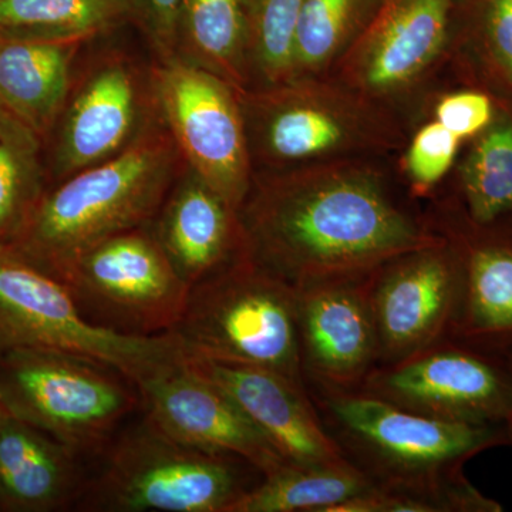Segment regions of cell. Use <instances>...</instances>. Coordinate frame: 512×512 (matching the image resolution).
Returning <instances> with one entry per match:
<instances>
[{
	"label": "cell",
	"instance_id": "obj_22",
	"mask_svg": "<svg viewBox=\"0 0 512 512\" xmlns=\"http://www.w3.org/2000/svg\"><path fill=\"white\" fill-rule=\"evenodd\" d=\"M177 55L248 89L247 36L241 0H181Z\"/></svg>",
	"mask_w": 512,
	"mask_h": 512
},
{
	"label": "cell",
	"instance_id": "obj_21",
	"mask_svg": "<svg viewBox=\"0 0 512 512\" xmlns=\"http://www.w3.org/2000/svg\"><path fill=\"white\" fill-rule=\"evenodd\" d=\"M80 45L0 39V103L36 136L62 113Z\"/></svg>",
	"mask_w": 512,
	"mask_h": 512
},
{
	"label": "cell",
	"instance_id": "obj_6",
	"mask_svg": "<svg viewBox=\"0 0 512 512\" xmlns=\"http://www.w3.org/2000/svg\"><path fill=\"white\" fill-rule=\"evenodd\" d=\"M50 349L89 357L140 386L185 357L173 333L133 335L97 325L64 282L0 244V355Z\"/></svg>",
	"mask_w": 512,
	"mask_h": 512
},
{
	"label": "cell",
	"instance_id": "obj_9",
	"mask_svg": "<svg viewBox=\"0 0 512 512\" xmlns=\"http://www.w3.org/2000/svg\"><path fill=\"white\" fill-rule=\"evenodd\" d=\"M458 0H380L369 26L330 76L413 130L427 119L436 77L456 39Z\"/></svg>",
	"mask_w": 512,
	"mask_h": 512
},
{
	"label": "cell",
	"instance_id": "obj_30",
	"mask_svg": "<svg viewBox=\"0 0 512 512\" xmlns=\"http://www.w3.org/2000/svg\"><path fill=\"white\" fill-rule=\"evenodd\" d=\"M493 117V101L487 94L473 90L434 97L427 111V119L439 121L460 140L483 133L493 123Z\"/></svg>",
	"mask_w": 512,
	"mask_h": 512
},
{
	"label": "cell",
	"instance_id": "obj_17",
	"mask_svg": "<svg viewBox=\"0 0 512 512\" xmlns=\"http://www.w3.org/2000/svg\"><path fill=\"white\" fill-rule=\"evenodd\" d=\"M369 279L296 289L303 379L311 392H357L379 362Z\"/></svg>",
	"mask_w": 512,
	"mask_h": 512
},
{
	"label": "cell",
	"instance_id": "obj_34",
	"mask_svg": "<svg viewBox=\"0 0 512 512\" xmlns=\"http://www.w3.org/2000/svg\"><path fill=\"white\" fill-rule=\"evenodd\" d=\"M507 357H508V360H510L511 367H512V353H511V355H508Z\"/></svg>",
	"mask_w": 512,
	"mask_h": 512
},
{
	"label": "cell",
	"instance_id": "obj_2",
	"mask_svg": "<svg viewBox=\"0 0 512 512\" xmlns=\"http://www.w3.org/2000/svg\"><path fill=\"white\" fill-rule=\"evenodd\" d=\"M326 429L372 478L382 512H500L464 474L468 460L512 447L505 427L433 419L362 392H311Z\"/></svg>",
	"mask_w": 512,
	"mask_h": 512
},
{
	"label": "cell",
	"instance_id": "obj_25",
	"mask_svg": "<svg viewBox=\"0 0 512 512\" xmlns=\"http://www.w3.org/2000/svg\"><path fill=\"white\" fill-rule=\"evenodd\" d=\"M380 0H302L292 77L326 76L362 36Z\"/></svg>",
	"mask_w": 512,
	"mask_h": 512
},
{
	"label": "cell",
	"instance_id": "obj_35",
	"mask_svg": "<svg viewBox=\"0 0 512 512\" xmlns=\"http://www.w3.org/2000/svg\"><path fill=\"white\" fill-rule=\"evenodd\" d=\"M2 413H3V410H2V409H0V414H2Z\"/></svg>",
	"mask_w": 512,
	"mask_h": 512
},
{
	"label": "cell",
	"instance_id": "obj_11",
	"mask_svg": "<svg viewBox=\"0 0 512 512\" xmlns=\"http://www.w3.org/2000/svg\"><path fill=\"white\" fill-rule=\"evenodd\" d=\"M62 282L87 318L133 335L173 330L191 293V286L175 271L150 224L87 249Z\"/></svg>",
	"mask_w": 512,
	"mask_h": 512
},
{
	"label": "cell",
	"instance_id": "obj_24",
	"mask_svg": "<svg viewBox=\"0 0 512 512\" xmlns=\"http://www.w3.org/2000/svg\"><path fill=\"white\" fill-rule=\"evenodd\" d=\"M375 485L355 464L346 467L286 464L249 488L231 512H332Z\"/></svg>",
	"mask_w": 512,
	"mask_h": 512
},
{
	"label": "cell",
	"instance_id": "obj_32",
	"mask_svg": "<svg viewBox=\"0 0 512 512\" xmlns=\"http://www.w3.org/2000/svg\"><path fill=\"white\" fill-rule=\"evenodd\" d=\"M485 35L494 59L512 80V0H491Z\"/></svg>",
	"mask_w": 512,
	"mask_h": 512
},
{
	"label": "cell",
	"instance_id": "obj_33",
	"mask_svg": "<svg viewBox=\"0 0 512 512\" xmlns=\"http://www.w3.org/2000/svg\"><path fill=\"white\" fill-rule=\"evenodd\" d=\"M18 126H25V124L20 123L19 120H16L12 114L6 110V107L0 103V134L5 133V131L12 130V128Z\"/></svg>",
	"mask_w": 512,
	"mask_h": 512
},
{
	"label": "cell",
	"instance_id": "obj_15",
	"mask_svg": "<svg viewBox=\"0 0 512 512\" xmlns=\"http://www.w3.org/2000/svg\"><path fill=\"white\" fill-rule=\"evenodd\" d=\"M431 227L456 252L460 289L448 338L481 352L512 353V231L504 220L480 225L434 194L424 208Z\"/></svg>",
	"mask_w": 512,
	"mask_h": 512
},
{
	"label": "cell",
	"instance_id": "obj_23",
	"mask_svg": "<svg viewBox=\"0 0 512 512\" xmlns=\"http://www.w3.org/2000/svg\"><path fill=\"white\" fill-rule=\"evenodd\" d=\"M131 20V0H0V39L83 43Z\"/></svg>",
	"mask_w": 512,
	"mask_h": 512
},
{
	"label": "cell",
	"instance_id": "obj_26",
	"mask_svg": "<svg viewBox=\"0 0 512 512\" xmlns=\"http://www.w3.org/2000/svg\"><path fill=\"white\" fill-rule=\"evenodd\" d=\"M456 204L480 225L512 217V121H493L471 148L460 168Z\"/></svg>",
	"mask_w": 512,
	"mask_h": 512
},
{
	"label": "cell",
	"instance_id": "obj_12",
	"mask_svg": "<svg viewBox=\"0 0 512 512\" xmlns=\"http://www.w3.org/2000/svg\"><path fill=\"white\" fill-rule=\"evenodd\" d=\"M357 392L433 419L512 433L510 360L450 338L400 362L373 367Z\"/></svg>",
	"mask_w": 512,
	"mask_h": 512
},
{
	"label": "cell",
	"instance_id": "obj_8",
	"mask_svg": "<svg viewBox=\"0 0 512 512\" xmlns=\"http://www.w3.org/2000/svg\"><path fill=\"white\" fill-rule=\"evenodd\" d=\"M140 404L136 384L89 357L50 349L0 355V409L79 456L106 450Z\"/></svg>",
	"mask_w": 512,
	"mask_h": 512
},
{
	"label": "cell",
	"instance_id": "obj_31",
	"mask_svg": "<svg viewBox=\"0 0 512 512\" xmlns=\"http://www.w3.org/2000/svg\"><path fill=\"white\" fill-rule=\"evenodd\" d=\"M181 0H131L133 20L156 59L175 55Z\"/></svg>",
	"mask_w": 512,
	"mask_h": 512
},
{
	"label": "cell",
	"instance_id": "obj_4",
	"mask_svg": "<svg viewBox=\"0 0 512 512\" xmlns=\"http://www.w3.org/2000/svg\"><path fill=\"white\" fill-rule=\"evenodd\" d=\"M238 100L254 173L399 157L412 133L399 116L330 74L239 90Z\"/></svg>",
	"mask_w": 512,
	"mask_h": 512
},
{
	"label": "cell",
	"instance_id": "obj_10",
	"mask_svg": "<svg viewBox=\"0 0 512 512\" xmlns=\"http://www.w3.org/2000/svg\"><path fill=\"white\" fill-rule=\"evenodd\" d=\"M150 83L158 117L185 167L239 210L254 167L238 90L177 53L156 59Z\"/></svg>",
	"mask_w": 512,
	"mask_h": 512
},
{
	"label": "cell",
	"instance_id": "obj_14",
	"mask_svg": "<svg viewBox=\"0 0 512 512\" xmlns=\"http://www.w3.org/2000/svg\"><path fill=\"white\" fill-rule=\"evenodd\" d=\"M458 289L460 266L444 237L439 244L404 252L375 269L369 298L377 365L400 362L448 338Z\"/></svg>",
	"mask_w": 512,
	"mask_h": 512
},
{
	"label": "cell",
	"instance_id": "obj_5",
	"mask_svg": "<svg viewBox=\"0 0 512 512\" xmlns=\"http://www.w3.org/2000/svg\"><path fill=\"white\" fill-rule=\"evenodd\" d=\"M170 332L187 356L264 367L306 386L296 289L251 256L192 286Z\"/></svg>",
	"mask_w": 512,
	"mask_h": 512
},
{
	"label": "cell",
	"instance_id": "obj_13",
	"mask_svg": "<svg viewBox=\"0 0 512 512\" xmlns=\"http://www.w3.org/2000/svg\"><path fill=\"white\" fill-rule=\"evenodd\" d=\"M55 147L57 180L119 156L160 120L150 70L120 53L101 56L64 104Z\"/></svg>",
	"mask_w": 512,
	"mask_h": 512
},
{
	"label": "cell",
	"instance_id": "obj_7",
	"mask_svg": "<svg viewBox=\"0 0 512 512\" xmlns=\"http://www.w3.org/2000/svg\"><path fill=\"white\" fill-rule=\"evenodd\" d=\"M107 450L77 501L89 511L231 512L254 487L244 473L249 464L188 446L146 416Z\"/></svg>",
	"mask_w": 512,
	"mask_h": 512
},
{
	"label": "cell",
	"instance_id": "obj_19",
	"mask_svg": "<svg viewBox=\"0 0 512 512\" xmlns=\"http://www.w3.org/2000/svg\"><path fill=\"white\" fill-rule=\"evenodd\" d=\"M150 225L191 288L249 256L238 210L185 165Z\"/></svg>",
	"mask_w": 512,
	"mask_h": 512
},
{
	"label": "cell",
	"instance_id": "obj_28",
	"mask_svg": "<svg viewBox=\"0 0 512 512\" xmlns=\"http://www.w3.org/2000/svg\"><path fill=\"white\" fill-rule=\"evenodd\" d=\"M36 134L18 126L0 134V244H12L43 197Z\"/></svg>",
	"mask_w": 512,
	"mask_h": 512
},
{
	"label": "cell",
	"instance_id": "obj_1",
	"mask_svg": "<svg viewBox=\"0 0 512 512\" xmlns=\"http://www.w3.org/2000/svg\"><path fill=\"white\" fill-rule=\"evenodd\" d=\"M393 158L255 171L238 214L249 256L295 289L359 278L439 244Z\"/></svg>",
	"mask_w": 512,
	"mask_h": 512
},
{
	"label": "cell",
	"instance_id": "obj_16",
	"mask_svg": "<svg viewBox=\"0 0 512 512\" xmlns=\"http://www.w3.org/2000/svg\"><path fill=\"white\" fill-rule=\"evenodd\" d=\"M137 390L144 416L188 446L238 458L262 477L288 464L237 404L188 363L187 356Z\"/></svg>",
	"mask_w": 512,
	"mask_h": 512
},
{
	"label": "cell",
	"instance_id": "obj_20",
	"mask_svg": "<svg viewBox=\"0 0 512 512\" xmlns=\"http://www.w3.org/2000/svg\"><path fill=\"white\" fill-rule=\"evenodd\" d=\"M80 456L42 430L0 414V510L49 512L79 501Z\"/></svg>",
	"mask_w": 512,
	"mask_h": 512
},
{
	"label": "cell",
	"instance_id": "obj_29",
	"mask_svg": "<svg viewBox=\"0 0 512 512\" xmlns=\"http://www.w3.org/2000/svg\"><path fill=\"white\" fill-rule=\"evenodd\" d=\"M460 143V138L433 119L413 128L396 165L413 200L429 201L440 190L456 163Z\"/></svg>",
	"mask_w": 512,
	"mask_h": 512
},
{
	"label": "cell",
	"instance_id": "obj_3",
	"mask_svg": "<svg viewBox=\"0 0 512 512\" xmlns=\"http://www.w3.org/2000/svg\"><path fill=\"white\" fill-rule=\"evenodd\" d=\"M184 163L161 120L119 156L59 181L10 247L62 281L87 249L151 224Z\"/></svg>",
	"mask_w": 512,
	"mask_h": 512
},
{
	"label": "cell",
	"instance_id": "obj_27",
	"mask_svg": "<svg viewBox=\"0 0 512 512\" xmlns=\"http://www.w3.org/2000/svg\"><path fill=\"white\" fill-rule=\"evenodd\" d=\"M247 36L248 89L292 77L293 42L302 0H241Z\"/></svg>",
	"mask_w": 512,
	"mask_h": 512
},
{
	"label": "cell",
	"instance_id": "obj_18",
	"mask_svg": "<svg viewBox=\"0 0 512 512\" xmlns=\"http://www.w3.org/2000/svg\"><path fill=\"white\" fill-rule=\"evenodd\" d=\"M187 360L237 404L286 463L299 467L352 466L326 429L305 384L264 367L190 356Z\"/></svg>",
	"mask_w": 512,
	"mask_h": 512
}]
</instances>
